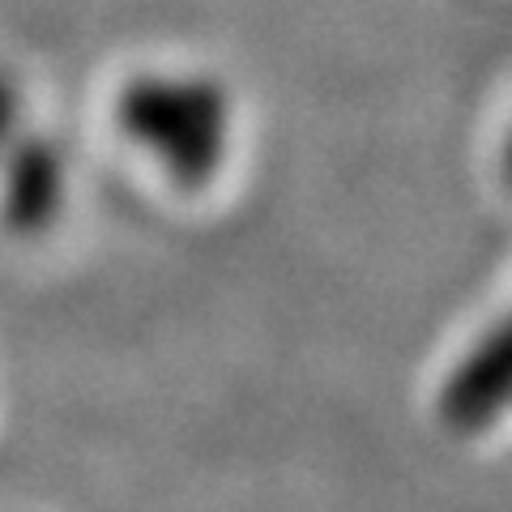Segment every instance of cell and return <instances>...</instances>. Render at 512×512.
I'll use <instances>...</instances> for the list:
<instances>
[{"label": "cell", "instance_id": "6da1fadb", "mask_svg": "<svg viewBox=\"0 0 512 512\" xmlns=\"http://www.w3.org/2000/svg\"><path fill=\"white\" fill-rule=\"evenodd\" d=\"M116 124L180 188H205L231 141V94L218 77L141 73L116 94Z\"/></svg>", "mask_w": 512, "mask_h": 512}, {"label": "cell", "instance_id": "7a4b0ae2", "mask_svg": "<svg viewBox=\"0 0 512 512\" xmlns=\"http://www.w3.org/2000/svg\"><path fill=\"white\" fill-rule=\"evenodd\" d=\"M512 410V312L470 342L440 389V423L483 431Z\"/></svg>", "mask_w": 512, "mask_h": 512}, {"label": "cell", "instance_id": "3957f363", "mask_svg": "<svg viewBox=\"0 0 512 512\" xmlns=\"http://www.w3.org/2000/svg\"><path fill=\"white\" fill-rule=\"evenodd\" d=\"M64 154L52 137H13L0 154V218L13 235H39L64 210Z\"/></svg>", "mask_w": 512, "mask_h": 512}, {"label": "cell", "instance_id": "277c9868", "mask_svg": "<svg viewBox=\"0 0 512 512\" xmlns=\"http://www.w3.org/2000/svg\"><path fill=\"white\" fill-rule=\"evenodd\" d=\"M18 120H22V90L5 69H0V154H5V146L18 137Z\"/></svg>", "mask_w": 512, "mask_h": 512}, {"label": "cell", "instance_id": "5b68a950", "mask_svg": "<svg viewBox=\"0 0 512 512\" xmlns=\"http://www.w3.org/2000/svg\"><path fill=\"white\" fill-rule=\"evenodd\" d=\"M504 180H508V188H512V133H508V141H504Z\"/></svg>", "mask_w": 512, "mask_h": 512}]
</instances>
